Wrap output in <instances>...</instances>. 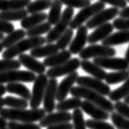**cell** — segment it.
Wrapping results in <instances>:
<instances>
[{"label": "cell", "instance_id": "4fadbf2b", "mask_svg": "<svg viewBox=\"0 0 129 129\" xmlns=\"http://www.w3.org/2000/svg\"><path fill=\"white\" fill-rule=\"evenodd\" d=\"M58 81L56 79H50L46 85L45 95L43 98L44 110L46 113H53L55 109V99H56Z\"/></svg>", "mask_w": 129, "mask_h": 129}, {"label": "cell", "instance_id": "1f68e13d", "mask_svg": "<svg viewBox=\"0 0 129 129\" xmlns=\"http://www.w3.org/2000/svg\"><path fill=\"white\" fill-rule=\"evenodd\" d=\"M129 78L128 70H120V71L107 73L105 81L107 84H117L125 82Z\"/></svg>", "mask_w": 129, "mask_h": 129}, {"label": "cell", "instance_id": "681fc988", "mask_svg": "<svg viewBox=\"0 0 129 129\" xmlns=\"http://www.w3.org/2000/svg\"><path fill=\"white\" fill-rule=\"evenodd\" d=\"M7 126H8L7 120L3 118L2 117H0V129H4L5 127H7Z\"/></svg>", "mask_w": 129, "mask_h": 129}, {"label": "cell", "instance_id": "c3c4849f", "mask_svg": "<svg viewBox=\"0 0 129 129\" xmlns=\"http://www.w3.org/2000/svg\"><path fill=\"white\" fill-rule=\"evenodd\" d=\"M120 17H129V7H126L119 11Z\"/></svg>", "mask_w": 129, "mask_h": 129}, {"label": "cell", "instance_id": "603a6c76", "mask_svg": "<svg viewBox=\"0 0 129 129\" xmlns=\"http://www.w3.org/2000/svg\"><path fill=\"white\" fill-rule=\"evenodd\" d=\"M59 51V49L54 43H47L45 46H41L32 49L31 51V55L34 58L48 57Z\"/></svg>", "mask_w": 129, "mask_h": 129}, {"label": "cell", "instance_id": "4316f807", "mask_svg": "<svg viewBox=\"0 0 129 129\" xmlns=\"http://www.w3.org/2000/svg\"><path fill=\"white\" fill-rule=\"evenodd\" d=\"M26 36L27 34L23 29H17V30L12 31L11 33L8 34V36L4 37V39L2 40V44L4 48L8 49L17 44L21 40L24 39Z\"/></svg>", "mask_w": 129, "mask_h": 129}, {"label": "cell", "instance_id": "680465c9", "mask_svg": "<svg viewBox=\"0 0 129 129\" xmlns=\"http://www.w3.org/2000/svg\"><path fill=\"white\" fill-rule=\"evenodd\" d=\"M4 129H8V128H7V127H5V128H4Z\"/></svg>", "mask_w": 129, "mask_h": 129}, {"label": "cell", "instance_id": "9c48e42d", "mask_svg": "<svg viewBox=\"0 0 129 129\" xmlns=\"http://www.w3.org/2000/svg\"><path fill=\"white\" fill-rule=\"evenodd\" d=\"M80 63L81 61L79 58H71L62 64L51 67L46 71V75L50 79H56L64 75H68L80 68Z\"/></svg>", "mask_w": 129, "mask_h": 129}, {"label": "cell", "instance_id": "7402d4cb", "mask_svg": "<svg viewBox=\"0 0 129 129\" xmlns=\"http://www.w3.org/2000/svg\"><path fill=\"white\" fill-rule=\"evenodd\" d=\"M129 42V31H119L109 35L106 39L102 41V45L113 47Z\"/></svg>", "mask_w": 129, "mask_h": 129}, {"label": "cell", "instance_id": "bcb514c9", "mask_svg": "<svg viewBox=\"0 0 129 129\" xmlns=\"http://www.w3.org/2000/svg\"><path fill=\"white\" fill-rule=\"evenodd\" d=\"M99 2L104 4H110L113 8H124L127 7V1L126 0H99Z\"/></svg>", "mask_w": 129, "mask_h": 129}, {"label": "cell", "instance_id": "836d02e7", "mask_svg": "<svg viewBox=\"0 0 129 129\" xmlns=\"http://www.w3.org/2000/svg\"><path fill=\"white\" fill-rule=\"evenodd\" d=\"M51 30V25L46 22H42L39 25H37L36 27L28 29L26 31V34L28 37H41V35L48 33Z\"/></svg>", "mask_w": 129, "mask_h": 129}, {"label": "cell", "instance_id": "8992f818", "mask_svg": "<svg viewBox=\"0 0 129 129\" xmlns=\"http://www.w3.org/2000/svg\"><path fill=\"white\" fill-rule=\"evenodd\" d=\"M37 76L29 70H13L0 74V84L9 83H31Z\"/></svg>", "mask_w": 129, "mask_h": 129}, {"label": "cell", "instance_id": "816d5d0a", "mask_svg": "<svg viewBox=\"0 0 129 129\" xmlns=\"http://www.w3.org/2000/svg\"><path fill=\"white\" fill-rule=\"evenodd\" d=\"M124 59L129 63V46H128V47L127 49V51H126V52H125V58H124Z\"/></svg>", "mask_w": 129, "mask_h": 129}, {"label": "cell", "instance_id": "60d3db41", "mask_svg": "<svg viewBox=\"0 0 129 129\" xmlns=\"http://www.w3.org/2000/svg\"><path fill=\"white\" fill-rule=\"evenodd\" d=\"M60 1L67 8H80V9L91 4L89 0H60Z\"/></svg>", "mask_w": 129, "mask_h": 129}, {"label": "cell", "instance_id": "f1b7e54d", "mask_svg": "<svg viewBox=\"0 0 129 129\" xmlns=\"http://www.w3.org/2000/svg\"><path fill=\"white\" fill-rule=\"evenodd\" d=\"M82 101L80 99L73 98L70 99H66L62 101L58 102V104L55 105V109L58 111H61V112H68L69 110H75L77 108H80L81 107Z\"/></svg>", "mask_w": 129, "mask_h": 129}, {"label": "cell", "instance_id": "11a10c76", "mask_svg": "<svg viewBox=\"0 0 129 129\" xmlns=\"http://www.w3.org/2000/svg\"><path fill=\"white\" fill-rule=\"evenodd\" d=\"M4 46H3V44H2V42H0V53L3 51V50H4Z\"/></svg>", "mask_w": 129, "mask_h": 129}, {"label": "cell", "instance_id": "ab89813d", "mask_svg": "<svg viewBox=\"0 0 129 129\" xmlns=\"http://www.w3.org/2000/svg\"><path fill=\"white\" fill-rule=\"evenodd\" d=\"M86 127L89 129H114L112 124L103 120L95 119H88L86 121Z\"/></svg>", "mask_w": 129, "mask_h": 129}, {"label": "cell", "instance_id": "f546056e", "mask_svg": "<svg viewBox=\"0 0 129 129\" xmlns=\"http://www.w3.org/2000/svg\"><path fill=\"white\" fill-rule=\"evenodd\" d=\"M61 9H62V4L60 0H54L52 2L50 12L47 14V22L51 26L55 25L59 22L61 17Z\"/></svg>", "mask_w": 129, "mask_h": 129}, {"label": "cell", "instance_id": "91938a15", "mask_svg": "<svg viewBox=\"0 0 129 129\" xmlns=\"http://www.w3.org/2000/svg\"><path fill=\"white\" fill-rule=\"evenodd\" d=\"M128 71H129V68H128Z\"/></svg>", "mask_w": 129, "mask_h": 129}, {"label": "cell", "instance_id": "2e32d148", "mask_svg": "<svg viewBox=\"0 0 129 129\" xmlns=\"http://www.w3.org/2000/svg\"><path fill=\"white\" fill-rule=\"evenodd\" d=\"M71 121V113L69 112H61L58 111L57 113H50L40 121L41 127H48L50 126L63 123V122H70Z\"/></svg>", "mask_w": 129, "mask_h": 129}, {"label": "cell", "instance_id": "5bb4252c", "mask_svg": "<svg viewBox=\"0 0 129 129\" xmlns=\"http://www.w3.org/2000/svg\"><path fill=\"white\" fill-rule=\"evenodd\" d=\"M88 42V28L82 25L78 28L75 38L69 46V51L73 55L80 54Z\"/></svg>", "mask_w": 129, "mask_h": 129}, {"label": "cell", "instance_id": "277c9868", "mask_svg": "<svg viewBox=\"0 0 129 129\" xmlns=\"http://www.w3.org/2000/svg\"><path fill=\"white\" fill-rule=\"evenodd\" d=\"M74 12V9L71 8H66V9L62 12L59 22L48 32L46 37H45L46 43H53L57 41L61 35L68 29L70 23L73 19Z\"/></svg>", "mask_w": 129, "mask_h": 129}, {"label": "cell", "instance_id": "3957f363", "mask_svg": "<svg viewBox=\"0 0 129 129\" xmlns=\"http://www.w3.org/2000/svg\"><path fill=\"white\" fill-rule=\"evenodd\" d=\"M45 43L46 38L43 37H28L26 39H22L13 46L6 49L3 52L2 56L4 59H13L17 55H20L29 50L31 51L32 49L43 46Z\"/></svg>", "mask_w": 129, "mask_h": 129}, {"label": "cell", "instance_id": "484cf974", "mask_svg": "<svg viewBox=\"0 0 129 129\" xmlns=\"http://www.w3.org/2000/svg\"><path fill=\"white\" fill-rule=\"evenodd\" d=\"M27 11L25 8L17 10H9L0 12V20H4L7 22H15L22 21L25 17H27Z\"/></svg>", "mask_w": 129, "mask_h": 129}, {"label": "cell", "instance_id": "db71d44e", "mask_svg": "<svg viewBox=\"0 0 129 129\" xmlns=\"http://www.w3.org/2000/svg\"><path fill=\"white\" fill-rule=\"evenodd\" d=\"M124 103H125V104H127L129 105V95H127V96L124 99Z\"/></svg>", "mask_w": 129, "mask_h": 129}, {"label": "cell", "instance_id": "ffe728a7", "mask_svg": "<svg viewBox=\"0 0 129 129\" xmlns=\"http://www.w3.org/2000/svg\"><path fill=\"white\" fill-rule=\"evenodd\" d=\"M71 59V53L68 50H63V51H58L57 53L45 58L43 61L44 66L46 67H55L60 64H62L66 61Z\"/></svg>", "mask_w": 129, "mask_h": 129}, {"label": "cell", "instance_id": "7dc6e473", "mask_svg": "<svg viewBox=\"0 0 129 129\" xmlns=\"http://www.w3.org/2000/svg\"><path fill=\"white\" fill-rule=\"evenodd\" d=\"M47 129H74L73 125L70 122H63V123H59L47 127Z\"/></svg>", "mask_w": 129, "mask_h": 129}, {"label": "cell", "instance_id": "5b68a950", "mask_svg": "<svg viewBox=\"0 0 129 129\" xmlns=\"http://www.w3.org/2000/svg\"><path fill=\"white\" fill-rule=\"evenodd\" d=\"M105 8V4L101 2H96L94 4H90L85 8H81L80 12L76 14L75 17L71 20L70 23V28L72 30L78 29L84 24V22H88L93 16Z\"/></svg>", "mask_w": 129, "mask_h": 129}, {"label": "cell", "instance_id": "7c38bea8", "mask_svg": "<svg viewBox=\"0 0 129 129\" xmlns=\"http://www.w3.org/2000/svg\"><path fill=\"white\" fill-rule=\"evenodd\" d=\"M93 62L103 69L117 70H127L129 68V63L124 58L121 57H98L93 58Z\"/></svg>", "mask_w": 129, "mask_h": 129}, {"label": "cell", "instance_id": "4dcf8cb0", "mask_svg": "<svg viewBox=\"0 0 129 129\" xmlns=\"http://www.w3.org/2000/svg\"><path fill=\"white\" fill-rule=\"evenodd\" d=\"M129 95V78L124 82V84L119 88L113 89L108 94L109 99L113 102H118Z\"/></svg>", "mask_w": 129, "mask_h": 129}, {"label": "cell", "instance_id": "52a82bcc", "mask_svg": "<svg viewBox=\"0 0 129 129\" xmlns=\"http://www.w3.org/2000/svg\"><path fill=\"white\" fill-rule=\"evenodd\" d=\"M48 83V77L45 74L37 76L32 86V92L30 99V106L31 108H40L41 104L43 102L46 85Z\"/></svg>", "mask_w": 129, "mask_h": 129}, {"label": "cell", "instance_id": "ee69618b", "mask_svg": "<svg viewBox=\"0 0 129 129\" xmlns=\"http://www.w3.org/2000/svg\"><path fill=\"white\" fill-rule=\"evenodd\" d=\"M114 109L117 111V113L121 114L124 118L129 119V105L125 104L124 102H116L114 104Z\"/></svg>", "mask_w": 129, "mask_h": 129}, {"label": "cell", "instance_id": "cb8c5ba5", "mask_svg": "<svg viewBox=\"0 0 129 129\" xmlns=\"http://www.w3.org/2000/svg\"><path fill=\"white\" fill-rule=\"evenodd\" d=\"M46 19H47V14L46 13L42 12V13H33L31 16H27L24 19H22L20 25L23 29L28 30L31 27H36L37 25H39L41 23L44 22V21Z\"/></svg>", "mask_w": 129, "mask_h": 129}, {"label": "cell", "instance_id": "9f6ffc18", "mask_svg": "<svg viewBox=\"0 0 129 129\" xmlns=\"http://www.w3.org/2000/svg\"><path fill=\"white\" fill-rule=\"evenodd\" d=\"M4 38V34L3 33H0V41H2L3 39Z\"/></svg>", "mask_w": 129, "mask_h": 129}, {"label": "cell", "instance_id": "f6af8a7d", "mask_svg": "<svg viewBox=\"0 0 129 129\" xmlns=\"http://www.w3.org/2000/svg\"><path fill=\"white\" fill-rule=\"evenodd\" d=\"M14 29H15V27H14V25L12 22L0 20V33L9 34L14 31Z\"/></svg>", "mask_w": 129, "mask_h": 129}, {"label": "cell", "instance_id": "6da1fadb", "mask_svg": "<svg viewBox=\"0 0 129 129\" xmlns=\"http://www.w3.org/2000/svg\"><path fill=\"white\" fill-rule=\"evenodd\" d=\"M44 108H31V109H17V108H3L0 111V117L6 120L13 122L35 123L41 121L46 116Z\"/></svg>", "mask_w": 129, "mask_h": 129}, {"label": "cell", "instance_id": "6f0895ef", "mask_svg": "<svg viewBox=\"0 0 129 129\" xmlns=\"http://www.w3.org/2000/svg\"><path fill=\"white\" fill-rule=\"evenodd\" d=\"M126 1H127V2H128V3H129V0H126Z\"/></svg>", "mask_w": 129, "mask_h": 129}, {"label": "cell", "instance_id": "6125c7cd", "mask_svg": "<svg viewBox=\"0 0 129 129\" xmlns=\"http://www.w3.org/2000/svg\"><path fill=\"white\" fill-rule=\"evenodd\" d=\"M89 1H90V0H89Z\"/></svg>", "mask_w": 129, "mask_h": 129}, {"label": "cell", "instance_id": "ac0fdd59", "mask_svg": "<svg viewBox=\"0 0 129 129\" xmlns=\"http://www.w3.org/2000/svg\"><path fill=\"white\" fill-rule=\"evenodd\" d=\"M80 108L82 111H84L86 114L91 117L93 119L105 121V120L110 118L109 113L106 112V111H104V109L97 106V105L93 104L89 101H82Z\"/></svg>", "mask_w": 129, "mask_h": 129}, {"label": "cell", "instance_id": "f907efd6", "mask_svg": "<svg viewBox=\"0 0 129 129\" xmlns=\"http://www.w3.org/2000/svg\"><path fill=\"white\" fill-rule=\"evenodd\" d=\"M7 92V89H6V86H4V84H0V98L5 94V93Z\"/></svg>", "mask_w": 129, "mask_h": 129}, {"label": "cell", "instance_id": "44dd1931", "mask_svg": "<svg viewBox=\"0 0 129 129\" xmlns=\"http://www.w3.org/2000/svg\"><path fill=\"white\" fill-rule=\"evenodd\" d=\"M80 67L84 72H86L89 75H92V77L95 79L103 80H105V78H106L107 73L104 69L88 60H82L80 63Z\"/></svg>", "mask_w": 129, "mask_h": 129}, {"label": "cell", "instance_id": "74e56055", "mask_svg": "<svg viewBox=\"0 0 129 129\" xmlns=\"http://www.w3.org/2000/svg\"><path fill=\"white\" fill-rule=\"evenodd\" d=\"M110 118L114 127L118 129H129V119L124 118L117 112L111 113Z\"/></svg>", "mask_w": 129, "mask_h": 129}, {"label": "cell", "instance_id": "ba28073f", "mask_svg": "<svg viewBox=\"0 0 129 129\" xmlns=\"http://www.w3.org/2000/svg\"><path fill=\"white\" fill-rule=\"evenodd\" d=\"M115 55L116 50L113 47L92 44L82 50L80 53V58L82 60H89L90 58L113 57Z\"/></svg>", "mask_w": 129, "mask_h": 129}, {"label": "cell", "instance_id": "7a4b0ae2", "mask_svg": "<svg viewBox=\"0 0 129 129\" xmlns=\"http://www.w3.org/2000/svg\"><path fill=\"white\" fill-rule=\"evenodd\" d=\"M70 93L73 97L79 99H84L86 101H89L97 105L98 107L108 113H113L114 110V104H113V103L110 102V100L107 99L100 93L88 89V88L81 86L73 87Z\"/></svg>", "mask_w": 129, "mask_h": 129}, {"label": "cell", "instance_id": "d6986e66", "mask_svg": "<svg viewBox=\"0 0 129 129\" xmlns=\"http://www.w3.org/2000/svg\"><path fill=\"white\" fill-rule=\"evenodd\" d=\"M113 26L112 23L107 22L99 26L93 31L89 36H88V42L89 44H95L99 41H104V39L113 33Z\"/></svg>", "mask_w": 129, "mask_h": 129}, {"label": "cell", "instance_id": "30bf717a", "mask_svg": "<svg viewBox=\"0 0 129 129\" xmlns=\"http://www.w3.org/2000/svg\"><path fill=\"white\" fill-rule=\"evenodd\" d=\"M76 83L79 84V86L88 88V89L100 93L103 96H108L111 92V88L108 84L93 77L79 76L77 80H76Z\"/></svg>", "mask_w": 129, "mask_h": 129}, {"label": "cell", "instance_id": "7bdbcfd3", "mask_svg": "<svg viewBox=\"0 0 129 129\" xmlns=\"http://www.w3.org/2000/svg\"><path fill=\"white\" fill-rule=\"evenodd\" d=\"M113 26L119 31H129V17H118L113 20Z\"/></svg>", "mask_w": 129, "mask_h": 129}, {"label": "cell", "instance_id": "e575fe53", "mask_svg": "<svg viewBox=\"0 0 129 129\" xmlns=\"http://www.w3.org/2000/svg\"><path fill=\"white\" fill-rule=\"evenodd\" d=\"M4 105L11 108H17V109H23L27 108L28 106L27 100L22 98H16L13 96H7L4 98Z\"/></svg>", "mask_w": 129, "mask_h": 129}, {"label": "cell", "instance_id": "9a60e30c", "mask_svg": "<svg viewBox=\"0 0 129 129\" xmlns=\"http://www.w3.org/2000/svg\"><path fill=\"white\" fill-rule=\"evenodd\" d=\"M80 76L77 71L73 72L66 76L64 80L58 84L57 86V93H56V100L58 102L62 101L66 99L67 95L69 94L70 90L74 86L75 83H76L78 77Z\"/></svg>", "mask_w": 129, "mask_h": 129}, {"label": "cell", "instance_id": "f5cc1de1", "mask_svg": "<svg viewBox=\"0 0 129 129\" xmlns=\"http://www.w3.org/2000/svg\"><path fill=\"white\" fill-rule=\"evenodd\" d=\"M4 106V98H0V111H1Z\"/></svg>", "mask_w": 129, "mask_h": 129}, {"label": "cell", "instance_id": "83f0119b", "mask_svg": "<svg viewBox=\"0 0 129 129\" xmlns=\"http://www.w3.org/2000/svg\"><path fill=\"white\" fill-rule=\"evenodd\" d=\"M30 3L31 0H0V11L22 9Z\"/></svg>", "mask_w": 129, "mask_h": 129}, {"label": "cell", "instance_id": "f35d334b", "mask_svg": "<svg viewBox=\"0 0 129 129\" xmlns=\"http://www.w3.org/2000/svg\"><path fill=\"white\" fill-rule=\"evenodd\" d=\"M22 64L17 60L14 59H3L0 60V74L8 70H18Z\"/></svg>", "mask_w": 129, "mask_h": 129}, {"label": "cell", "instance_id": "8d00e7d4", "mask_svg": "<svg viewBox=\"0 0 129 129\" xmlns=\"http://www.w3.org/2000/svg\"><path fill=\"white\" fill-rule=\"evenodd\" d=\"M73 36H74V30L68 28L59 37V39L56 41V44L55 45H56L57 48L60 50V51L66 50L67 46H70V42H72Z\"/></svg>", "mask_w": 129, "mask_h": 129}, {"label": "cell", "instance_id": "8fae6325", "mask_svg": "<svg viewBox=\"0 0 129 129\" xmlns=\"http://www.w3.org/2000/svg\"><path fill=\"white\" fill-rule=\"evenodd\" d=\"M119 14V9L117 8H109L103 9L91 17L89 21L86 22V27L88 29H94L108 21L112 20Z\"/></svg>", "mask_w": 129, "mask_h": 129}, {"label": "cell", "instance_id": "d4e9b609", "mask_svg": "<svg viewBox=\"0 0 129 129\" xmlns=\"http://www.w3.org/2000/svg\"><path fill=\"white\" fill-rule=\"evenodd\" d=\"M6 89H7V92L18 95L20 98L26 99V100H30V99H31V93L30 89L22 83L7 84Z\"/></svg>", "mask_w": 129, "mask_h": 129}, {"label": "cell", "instance_id": "94428289", "mask_svg": "<svg viewBox=\"0 0 129 129\" xmlns=\"http://www.w3.org/2000/svg\"><path fill=\"white\" fill-rule=\"evenodd\" d=\"M53 1H54V0H53Z\"/></svg>", "mask_w": 129, "mask_h": 129}, {"label": "cell", "instance_id": "e0dca14e", "mask_svg": "<svg viewBox=\"0 0 129 129\" xmlns=\"http://www.w3.org/2000/svg\"><path fill=\"white\" fill-rule=\"evenodd\" d=\"M18 56V61L20 64L26 67L29 71L34 73V74L36 73L38 75H42L46 72V67L44 66V64L37 60L36 58L32 57L31 55L23 53Z\"/></svg>", "mask_w": 129, "mask_h": 129}, {"label": "cell", "instance_id": "b9f144b4", "mask_svg": "<svg viewBox=\"0 0 129 129\" xmlns=\"http://www.w3.org/2000/svg\"><path fill=\"white\" fill-rule=\"evenodd\" d=\"M7 127L8 129H41L40 125L36 123H26L13 121L8 122Z\"/></svg>", "mask_w": 129, "mask_h": 129}, {"label": "cell", "instance_id": "d6a6232c", "mask_svg": "<svg viewBox=\"0 0 129 129\" xmlns=\"http://www.w3.org/2000/svg\"><path fill=\"white\" fill-rule=\"evenodd\" d=\"M52 2L51 0H36V1L30 3L27 7V11L28 13H42V11L51 8Z\"/></svg>", "mask_w": 129, "mask_h": 129}, {"label": "cell", "instance_id": "d590c367", "mask_svg": "<svg viewBox=\"0 0 129 129\" xmlns=\"http://www.w3.org/2000/svg\"><path fill=\"white\" fill-rule=\"evenodd\" d=\"M71 120L73 121L72 125L74 129H87L86 122L84 120L83 111L81 110V108H77L73 111Z\"/></svg>", "mask_w": 129, "mask_h": 129}]
</instances>
